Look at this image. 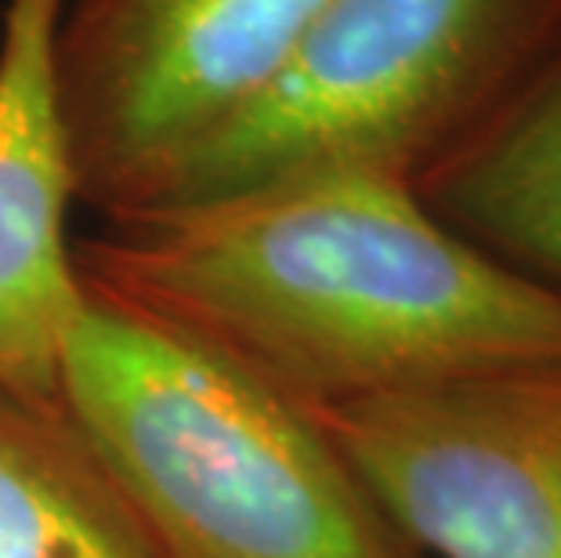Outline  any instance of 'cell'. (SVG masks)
I'll list each match as a JSON object with an SVG mask.
<instances>
[{
  "instance_id": "2",
  "label": "cell",
  "mask_w": 561,
  "mask_h": 558,
  "mask_svg": "<svg viewBox=\"0 0 561 558\" xmlns=\"http://www.w3.org/2000/svg\"><path fill=\"white\" fill-rule=\"evenodd\" d=\"M58 410L160 558H421L316 413L88 283Z\"/></svg>"
},
{
  "instance_id": "4",
  "label": "cell",
  "mask_w": 561,
  "mask_h": 558,
  "mask_svg": "<svg viewBox=\"0 0 561 558\" xmlns=\"http://www.w3.org/2000/svg\"><path fill=\"white\" fill-rule=\"evenodd\" d=\"M330 0H66L58 99L80 204L141 210L283 73Z\"/></svg>"
},
{
  "instance_id": "5",
  "label": "cell",
  "mask_w": 561,
  "mask_h": 558,
  "mask_svg": "<svg viewBox=\"0 0 561 558\" xmlns=\"http://www.w3.org/2000/svg\"><path fill=\"white\" fill-rule=\"evenodd\" d=\"M416 555L561 558V360L319 410Z\"/></svg>"
},
{
  "instance_id": "3",
  "label": "cell",
  "mask_w": 561,
  "mask_h": 558,
  "mask_svg": "<svg viewBox=\"0 0 561 558\" xmlns=\"http://www.w3.org/2000/svg\"><path fill=\"white\" fill-rule=\"evenodd\" d=\"M558 52L561 0H330L283 73L141 210L308 171L416 185Z\"/></svg>"
},
{
  "instance_id": "8",
  "label": "cell",
  "mask_w": 561,
  "mask_h": 558,
  "mask_svg": "<svg viewBox=\"0 0 561 558\" xmlns=\"http://www.w3.org/2000/svg\"><path fill=\"white\" fill-rule=\"evenodd\" d=\"M0 558H160L58 410L0 388Z\"/></svg>"
},
{
  "instance_id": "1",
  "label": "cell",
  "mask_w": 561,
  "mask_h": 558,
  "mask_svg": "<svg viewBox=\"0 0 561 558\" xmlns=\"http://www.w3.org/2000/svg\"><path fill=\"white\" fill-rule=\"evenodd\" d=\"M77 265L91 291L308 413L561 360V291L377 171H308L105 218Z\"/></svg>"
},
{
  "instance_id": "7",
  "label": "cell",
  "mask_w": 561,
  "mask_h": 558,
  "mask_svg": "<svg viewBox=\"0 0 561 558\" xmlns=\"http://www.w3.org/2000/svg\"><path fill=\"white\" fill-rule=\"evenodd\" d=\"M413 189L482 251L561 291V52Z\"/></svg>"
},
{
  "instance_id": "6",
  "label": "cell",
  "mask_w": 561,
  "mask_h": 558,
  "mask_svg": "<svg viewBox=\"0 0 561 558\" xmlns=\"http://www.w3.org/2000/svg\"><path fill=\"white\" fill-rule=\"evenodd\" d=\"M62 8L0 0V388L47 410L83 301L69 236L80 189L55 73Z\"/></svg>"
}]
</instances>
